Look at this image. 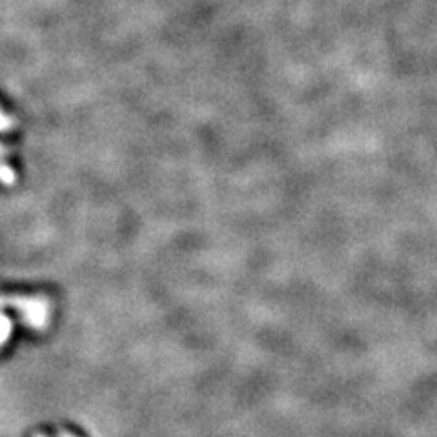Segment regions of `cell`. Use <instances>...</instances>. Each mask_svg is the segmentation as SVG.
I'll return each mask as SVG.
<instances>
[{
    "mask_svg": "<svg viewBox=\"0 0 437 437\" xmlns=\"http://www.w3.org/2000/svg\"><path fill=\"white\" fill-rule=\"evenodd\" d=\"M13 126H16V120H13V117L5 115L2 109H0V131L11 130Z\"/></svg>",
    "mask_w": 437,
    "mask_h": 437,
    "instance_id": "obj_4",
    "label": "cell"
},
{
    "mask_svg": "<svg viewBox=\"0 0 437 437\" xmlns=\"http://www.w3.org/2000/svg\"><path fill=\"white\" fill-rule=\"evenodd\" d=\"M10 148H5L4 144H0V159H2V157H5V155H10Z\"/></svg>",
    "mask_w": 437,
    "mask_h": 437,
    "instance_id": "obj_5",
    "label": "cell"
},
{
    "mask_svg": "<svg viewBox=\"0 0 437 437\" xmlns=\"http://www.w3.org/2000/svg\"><path fill=\"white\" fill-rule=\"evenodd\" d=\"M0 182L4 186H13L16 182V173L11 166H8L5 162H0Z\"/></svg>",
    "mask_w": 437,
    "mask_h": 437,
    "instance_id": "obj_3",
    "label": "cell"
},
{
    "mask_svg": "<svg viewBox=\"0 0 437 437\" xmlns=\"http://www.w3.org/2000/svg\"><path fill=\"white\" fill-rule=\"evenodd\" d=\"M0 308H13L21 312L22 324L32 330H46L49 326L52 304L44 295H0Z\"/></svg>",
    "mask_w": 437,
    "mask_h": 437,
    "instance_id": "obj_1",
    "label": "cell"
},
{
    "mask_svg": "<svg viewBox=\"0 0 437 437\" xmlns=\"http://www.w3.org/2000/svg\"><path fill=\"white\" fill-rule=\"evenodd\" d=\"M11 332H13V321L5 313L0 312V348L10 341Z\"/></svg>",
    "mask_w": 437,
    "mask_h": 437,
    "instance_id": "obj_2",
    "label": "cell"
}]
</instances>
